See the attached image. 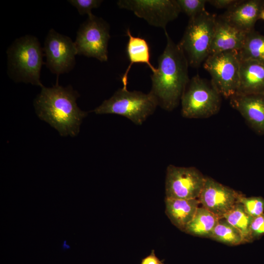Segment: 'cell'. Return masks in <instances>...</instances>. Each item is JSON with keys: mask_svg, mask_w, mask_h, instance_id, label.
Segmentation results:
<instances>
[{"mask_svg": "<svg viewBox=\"0 0 264 264\" xmlns=\"http://www.w3.org/2000/svg\"><path fill=\"white\" fill-rule=\"evenodd\" d=\"M167 43L158 59L156 71L151 76L150 93L158 106L170 111L176 108L190 79L189 63L178 44H176L164 30Z\"/></svg>", "mask_w": 264, "mask_h": 264, "instance_id": "1", "label": "cell"}, {"mask_svg": "<svg viewBox=\"0 0 264 264\" xmlns=\"http://www.w3.org/2000/svg\"><path fill=\"white\" fill-rule=\"evenodd\" d=\"M79 93L71 85L57 83L52 87H41L33 102L36 113L42 120L56 129L61 136H76L88 112L77 106Z\"/></svg>", "mask_w": 264, "mask_h": 264, "instance_id": "2", "label": "cell"}, {"mask_svg": "<svg viewBox=\"0 0 264 264\" xmlns=\"http://www.w3.org/2000/svg\"><path fill=\"white\" fill-rule=\"evenodd\" d=\"M8 76L17 83L43 86L40 73L44 55L39 40L26 35L16 39L6 50Z\"/></svg>", "mask_w": 264, "mask_h": 264, "instance_id": "3", "label": "cell"}, {"mask_svg": "<svg viewBox=\"0 0 264 264\" xmlns=\"http://www.w3.org/2000/svg\"><path fill=\"white\" fill-rule=\"evenodd\" d=\"M157 106L155 99L150 93L130 91L123 86L93 111L97 114L119 115L140 125L154 113Z\"/></svg>", "mask_w": 264, "mask_h": 264, "instance_id": "4", "label": "cell"}, {"mask_svg": "<svg viewBox=\"0 0 264 264\" xmlns=\"http://www.w3.org/2000/svg\"><path fill=\"white\" fill-rule=\"evenodd\" d=\"M217 16L205 11L189 18L183 36L178 44L189 65L198 67L210 55Z\"/></svg>", "mask_w": 264, "mask_h": 264, "instance_id": "5", "label": "cell"}, {"mask_svg": "<svg viewBox=\"0 0 264 264\" xmlns=\"http://www.w3.org/2000/svg\"><path fill=\"white\" fill-rule=\"evenodd\" d=\"M221 95L211 81L197 74L190 79L181 99L182 116L187 118H206L217 114Z\"/></svg>", "mask_w": 264, "mask_h": 264, "instance_id": "6", "label": "cell"}, {"mask_svg": "<svg viewBox=\"0 0 264 264\" xmlns=\"http://www.w3.org/2000/svg\"><path fill=\"white\" fill-rule=\"evenodd\" d=\"M241 59L238 51L210 55L203 63L211 81L221 96L230 98L237 92L240 81Z\"/></svg>", "mask_w": 264, "mask_h": 264, "instance_id": "7", "label": "cell"}, {"mask_svg": "<svg viewBox=\"0 0 264 264\" xmlns=\"http://www.w3.org/2000/svg\"><path fill=\"white\" fill-rule=\"evenodd\" d=\"M110 38L108 23L102 18L94 15L88 17L77 32L74 43L77 55L94 58L100 62H107Z\"/></svg>", "mask_w": 264, "mask_h": 264, "instance_id": "8", "label": "cell"}, {"mask_svg": "<svg viewBox=\"0 0 264 264\" xmlns=\"http://www.w3.org/2000/svg\"><path fill=\"white\" fill-rule=\"evenodd\" d=\"M206 177L194 167L169 165L165 179L166 198L198 199L203 187Z\"/></svg>", "mask_w": 264, "mask_h": 264, "instance_id": "9", "label": "cell"}, {"mask_svg": "<svg viewBox=\"0 0 264 264\" xmlns=\"http://www.w3.org/2000/svg\"><path fill=\"white\" fill-rule=\"evenodd\" d=\"M117 4L120 8L132 11L150 25L164 30L181 12L176 0H120Z\"/></svg>", "mask_w": 264, "mask_h": 264, "instance_id": "10", "label": "cell"}, {"mask_svg": "<svg viewBox=\"0 0 264 264\" xmlns=\"http://www.w3.org/2000/svg\"><path fill=\"white\" fill-rule=\"evenodd\" d=\"M43 49L46 67L57 76L74 67L77 52L74 42L69 37L51 29L45 37Z\"/></svg>", "mask_w": 264, "mask_h": 264, "instance_id": "11", "label": "cell"}, {"mask_svg": "<svg viewBox=\"0 0 264 264\" xmlns=\"http://www.w3.org/2000/svg\"><path fill=\"white\" fill-rule=\"evenodd\" d=\"M242 195L212 178L206 177L198 199L202 207L221 219L239 203Z\"/></svg>", "mask_w": 264, "mask_h": 264, "instance_id": "12", "label": "cell"}, {"mask_svg": "<svg viewBox=\"0 0 264 264\" xmlns=\"http://www.w3.org/2000/svg\"><path fill=\"white\" fill-rule=\"evenodd\" d=\"M264 9V0H239L219 17L238 30L245 33L254 29Z\"/></svg>", "mask_w": 264, "mask_h": 264, "instance_id": "13", "label": "cell"}, {"mask_svg": "<svg viewBox=\"0 0 264 264\" xmlns=\"http://www.w3.org/2000/svg\"><path fill=\"white\" fill-rule=\"evenodd\" d=\"M232 107L243 117L256 133L264 134V94H235L230 98Z\"/></svg>", "mask_w": 264, "mask_h": 264, "instance_id": "14", "label": "cell"}, {"mask_svg": "<svg viewBox=\"0 0 264 264\" xmlns=\"http://www.w3.org/2000/svg\"><path fill=\"white\" fill-rule=\"evenodd\" d=\"M246 34L219 17H217L210 55L226 51H239L243 45Z\"/></svg>", "mask_w": 264, "mask_h": 264, "instance_id": "15", "label": "cell"}, {"mask_svg": "<svg viewBox=\"0 0 264 264\" xmlns=\"http://www.w3.org/2000/svg\"><path fill=\"white\" fill-rule=\"evenodd\" d=\"M236 93L264 94V64L253 60H241Z\"/></svg>", "mask_w": 264, "mask_h": 264, "instance_id": "16", "label": "cell"}, {"mask_svg": "<svg viewBox=\"0 0 264 264\" xmlns=\"http://www.w3.org/2000/svg\"><path fill=\"white\" fill-rule=\"evenodd\" d=\"M165 213L171 222L184 231L193 219L198 205V199H176L165 198Z\"/></svg>", "mask_w": 264, "mask_h": 264, "instance_id": "17", "label": "cell"}, {"mask_svg": "<svg viewBox=\"0 0 264 264\" xmlns=\"http://www.w3.org/2000/svg\"><path fill=\"white\" fill-rule=\"evenodd\" d=\"M126 35L129 37L127 46V52L130 64L122 77L124 87L127 86L128 76L130 70L134 63H144L148 65L153 73L156 71L150 62V47L147 42L143 38L133 36L129 28L127 29Z\"/></svg>", "mask_w": 264, "mask_h": 264, "instance_id": "18", "label": "cell"}, {"mask_svg": "<svg viewBox=\"0 0 264 264\" xmlns=\"http://www.w3.org/2000/svg\"><path fill=\"white\" fill-rule=\"evenodd\" d=\"M220 219L203 207H198L184 232L195 236L210 238Z\"/></svg>", "mask_w": 264, "mask_h": 264, "instance_id": "19", "label": "cell"}, {"mask_svg": "<svg viewBox=\"0 0 264 264\" xmlns=\"http://www.w3.org/2000/svg\"><path fill=\"white\" fill-rule=\"evenodd\" d=\"M238 53L241 60H253L264 64V36L255 30L247 33Z\"/></svg>", "mask_w": 264, "mask_h": 264, "instance_id": "20", "label": "cell"}, {"mask_svg": "<svg viewBox=\"0 0 264 264\" xmlns=\"http://www.w3.org/2000/svg\"><path fill=\"white\" fill-rule=\"evenodd\" d=\"M210 238L229 245H237L246 243L240 231L224 218L220 219Z\"/></svg>", "mask_w": 264, "mask_h": 264, "instance_id": "21", "label": "cell"}, {"mask_svg": "<svg viewBox=\"0 0 264 264\" xmlns=\"http://www.w3.org/2000/svg\"><path fill=\"white\" fill-rule=\"evenodd\" d=\"M223 218L240 231L246 243L252 242L250 227L253 218L246 213L241 203L237 204Z\"/></svg>", "mask_w": 264, "mask_h": 264, "instance_id": "22", "label": "cell"}, {"mask_svg": "<svg viewBox=\"0 0 264 264\" xmlns=\"http://www.w3.org/2000/svg\"><path fill=\"white\" fill-rule=\"evenodd\" d=\"M239 203L253 218L264 213V198L262 197H246L242 195L240 198Z\"/></svg>", "mask_w": 264, "mask_h": 264, "instance_id": "23", "label": "cell"}, {"mask_svg": "<svg viewBox=\"0 0 264 264\" xmlns=\"http://www.w3.org/2000/svg\"><path fill=\"white\" fill-rule=\"evenodd\" d=\"M181 12L186 14L189 18L196 17L206 11L207 0H176Z\"/></svg>", "mask_w": 264, "mask_h": 264, "instance_id": "24", "label": "cell"}, {"mask_svg": "<svg viewBox=\"0 0 264 264\" xmlns=\"http://www.w3.org/2000/svg\"><path fill=\"white\" fill-rule=\"evenodd\" d=\"M68 2L75 7L81 15L87 14L88 17L93 15L91 10L99 7L102 0H69Z\"/></svg>", "mask_w": 264, "mask_h": 264, "instance_id": "25", "label": "cell"}, {"mask_svg": "<svg viewBox=\"0 0 264 264\" xmlns=\"http://www.w3.org/2000/svg\"><path fill=\"white\" fill-rule=\"evenodd\" d=\"M250 233L252 242L259 239L264 235V213L253 219Z\"/></svg>", "mask_w": 264, "mask_h": 264, "instance_id": "26", "label": "cell"}, {"mask_svg": "<svg viewBox=\"0 0 264 264\" xmlns=\"http://www.w3.org/2000/svg\"><path fill=\"white\" fill-rule=\"evenodd\" d=\"M239 0H209L207 2L218 9L231 8Z\"/></svg>", "mask_w": 264, "mask_h": 264, "instance_id": "27", "label": "cell"}, {"mask_svg": "<svg viewBox=\"0 0 264 264\" xmlns=\"http://www.w3.org/2000/svg\"><path fill=\"white\" fill-rule=\"evenodd\" d=\"M161 261L156 256L154 250H153L148 256L142 259L140 264H160Z\"/></svg>", "mask_w": 264, "mask_h": 264, "instance_id": "28", "label": "cell"}, {"mask_svg": "<svg viewBox=\"0 0 264 264\" xmlns=\"http://www.w3.org/2000/svg\"><path fill=\"white\" fill-rule=\"evenodd\" d=\"M70 248V246L66 243V240L64 241L62 244V249L63 250H66Z\"/></svg>", "mask_w": 264, "mask_h": 264, "instance_id": "29", "label": "cell"}, {"mask_svg": "<svg viewBox=\"0 0 264 264\" xmlns=\"http://www.w3.org/2000/svg\"><path fill=\"white\" fill-rule=\"evenodd\" d=\"M260 19H262L264 21V9L263 10L262 12H261Z\"/></svg>", "mask_w": 264, "mask_h": 264, "instance_id": "30", "label": "cell"}, {"mask_svg": "<svg viewBox=\"0 0 264 264\" xmlns=\"http://www.w3.org/2000/svg\"><path fill=\"white\" fill-rule=\"evenodd\" d=\"M160 264H164L163 261H162Z\"/></svg>", "mask_w": 264, "mask_h": 264, "instance_id": "31", "label": "cell"}]
</instances>
